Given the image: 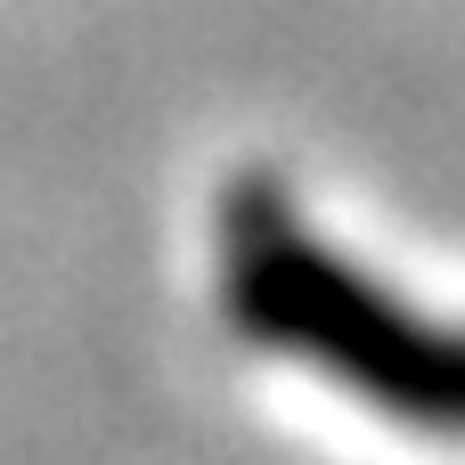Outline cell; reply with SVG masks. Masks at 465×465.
I'll list each match as a JSON object with an SVG mask.
<instances>
[{"label":"cell","instance_id":"6da1fadb","mask_svg":"<svg viewBox=\"0 0 465 465\" xmlns=\"http://www.w3.org/2000/svg\"><path fill=\"white\" fill-rule=\"evenodd\" d=\"M221 311L245 343L343 384L351 401L425 433H465V327L409 311L351 270L294 221L270 172H245L221 196Z\"/></svg>","mask_w":465,"mask_h":465}]
</instances>
